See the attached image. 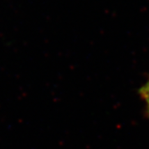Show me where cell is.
Wrapping results in <instances>:
<instances>
[{
	"mask_svg": "<svg viewBox=\"0 0 149 149\" xmlns=\"http://www.w3.org/2000/svg\"><path fill=\"white\" fill-rule=\"evenodd\" d=\"M140 93H141L142 98L144 99V101L146 103L147 111H148V113H149V82L141 89Z\"/></svg>",
	"mask_w": 149,
	"mask_h": 149,
	"instance_id": "6da1fadb",
	"label": "cell"
}]
</instances>
